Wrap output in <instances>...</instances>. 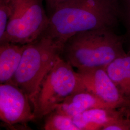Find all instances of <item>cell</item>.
<instances>
[{"label": "cell", "instance_id": "cell-1", "mask_svg": "<svg viewBox=\"0 0 130 130\" xmlns=\"http://www.w3.org/2000/svg\"><path fill=\"white\" fill-rule=\"evenodd\" d=\"M121 11L118 0H66L51 12L41 36L63 47L75 34L94 29L113 28Z\"/></svg>", "mask_w": 130, "mask_h": 130}, {"label": "cell", "instance_id": "cell-2", "mask_svg": "<svg viewBox=\"0 0 130 130\" xmlns=\"http://www.w3.org/2000/svg\"><path fill=\"white\" fill-rule=\"evenodd\" d=\"M124 38L113 28H101L79 33L65 42L61 56L77 69L106 68L125 54Z\"/></svg>", "mask_w": 130, "mask_h": 130}, {"label": "cell", "instance_id": "cell-3", "mask_svg": "<svg viewBox=\"0 0 130 130\" xmlns=\"http://www.w3.org/2000/svg\"><path fill=\"white\" fill-rule=\"evenodd\" d=\"M62 50L57 42L45 36L26 44L11 83L28 95L31 103L43 79L60 56Z\"/></svg>", "mask_w": 130, "mask_h": 130}, {"label": "cell", "instance_id": "cell-4", "mask_svg": "<svg viewBox=\"0 0 130 130\" xmlns=\"http://www.w3.org/2000/svg\"><path fill=\"white\" fill-rule=\"evenodd\" d=\"M84 90L73 67L60 56L43 79L32 103L35 118L48 115L66 98Z\"/></svg>", "mask_w": 130, "mask_h": 130}, {"label": "cell", "instance_id": "cell-5", "mask_svg": "<svg viewBox=\"0 0 130 130\" xmlns=\"http://www.w3.org/2000/svg\"><path fill=\"white\" fill-rule=\"evenodd\" d=\"M12 14L0 43L12 42L22 45L34 42L46 29L49 17L43 0H11Z\"/></svg>", "mask_w": 130, "mask_h": 130}, {"label": "cell", "instance_id": "cell-6", "mask_svg": "<svg viewBox=\"0 0 130 130\" xmlns=\"http://www.w3.org/2000/svg\"><path fill=\"white\" fill-rule=\"evenodd\" d=\"M28 95L12 83L0 85V118L9 126L26 123L35 118Z\"/></svg>", "mask_w": 130, "mask_h": 130}, {"label": "cell", "instance_id": "cell-7", "mask_svg": "<svg viewBox=\"0 0 130 130\" xmlns=\"http://www.w3.org/2000/svg\"><path fill=\"white\" fill-rule=\"evenodd\" d=\"M76 72L85 90L92 93L113 108L129 105L130 101L121 94L105 68L80 69Z\"/></svg>", "mask_w": 130, "mask_h": 130}, {"label": "cell", "instance_id": "cell-8", "mask_svg": "<svg viewBox=\"0 0 130 130\" xmlns=\"http://www.w3.org/2000/svg\"><path fill=\"white\" fill-rule=\"evenodd\" d=\"M96 108L113 107L92 93L84 90L75 92L66 98L54 111L72 118L77 114Z\"/></svg>", "mask_w": 130, "mask_h": 130}, {"label": "cell", "instance_id": "cell-9", "mask_svg": "<svg viewBox=\"0 0 130 130\" xmlns=\"http://www.w3.org/2000/svg\"><path fill=\"white\" fill-rule=\"evenodd\" d=\"M125 114L127 115L126 107L96 108L77 114L72 119L79 130H102L110 121Z\"/></svg>", "mask_w": 130, "mask_h": 130}, {"label": "cell", "instance_id": "cell-10", "mask_svg": "<svg viewBox=\"0 0 130 130\" xmlns=\"http://www.w3.org/2000/svg\"><path fill=\"white\" fill-rule=\"evenodd\" d=\"M26 44L4 42L0 46V83H11L19 68Z\"/></svg>", "mask_w": 130, "mask_h": 130}, {"label": "cell", "instance_id": "cell-11", "mask_svg": "<svg viewBox=\"0 0 130 130\" xmlns=\"http://www.w3.org/2000/svg\"><path fill=\"white\" fill-rule=\"evenodd\" d=\"M105 69L121 94L130 101V48L125 54L112 61Z\"/></svg>", "mask_w": 130, "mask_h": 130}, {"label": "cell", "instance_id": "cell-12", "mask_svg": "<svg viewBox=\"0 0 130 130\" xmlns=\"http://www.w3.org/2000/svg\"><path fill=\"white\" fill-rule=\"evenodd\" d=\"M49 114L45 122V130H79L70 117L56 111Z\"/></svg>", "mask_w": 130, "mask_h": 130}, {"label": "cell", "instance_id": "cell-13", "mask_svg": "<svg viewBox=\"0 0 130 130\" xmlns=\"http://www.w3.org/2000/svg\"><path fill=\"white\" fill-rule=\"evenodd\" d=\"M11 14V0H0V39L5 34Z\"/></svg>", "mask_w": 130, "mask_h": 130}, {"label": "cell", "instance_id": "cell-14", "mask_svg": "<svg viewBox=\"0 0 130 130\" xmlns=\"http://www.w3.org/2000/svg\"><path fill=\"white\" fill-rule=\"evenodd\" d=\"M103 130H130V118L127 114L119 117L104 126Z\"/></svg>", "mask_w": 130, "mask_h": 130}, {"label": "cell", "instance_id": "cell-15", "mask_svg": "<svg viewBox=\"0 0 130 130\" xmlns=\"http://www.w3.org/2000/svg\"><path fill=\"white\" fill-rule=\"evenodd\" d=\"M125 8L124 10V20L127 35L130 42V0H125Z\"/></svg>", "mask_w": 130, "mask_h": 130}, {"label": "cell", "instance_id": "cell-16", "mask_svg": "<svg viewBox=\"0 0 130 130\" xmlns=\"http://www.w3.org/2000/svg\"><path fill=\"white\" fill-rule=\"evenodd\" d=\"M45 2L47 7L50 10L51 12L56 8V7L63 3L66 0H43Z\"/></svg>", "mask_w": 130, "mask_h": 130}, {"label": "cell", "instance_id": "cell-17", "mask_svg": "<svg viewBox=\"0 0 130 130\" xmlns=\"http://www.w3.org/2000/svg\"><path fill=\"white\" fill-rule=\"evenodd\" d=\"M127 111V116L130 118V103L128 107H126Z\"/></svg>", "mask_w": 130, "mask_h": 130}]
</instances>
